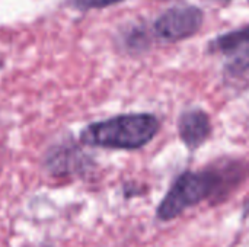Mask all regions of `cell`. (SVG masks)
<instances>
[{"label": "cell", "instance_id": "cell-1", "mask_svg": "<svg viewBox=\"0 0 249 247\" xmlns=\"http://www.w3.org/2000/svg\"><path fill=\"white\" fill-rule=\"evenodd\" d=\"M249 175V165L241 160H223L197 172L181 173L156 208L159 221L178 218L203 201H223Z\"/></svg>", "mask_w": 249, "mask_h": 247}, {"label": "cell", "instance_id": "cell-2", "mask_svg": "<svg viewBox=\"0 0 249 247\" xmlns=\"http://www.w3.org/2000/svg\"><path fill=\"white\" fill-rule=\"evenodd\" d=\"M159 130L160 122L153 114H123L86 125L80 132V143L89 147L133 151L147 146Z\"/></svg>", "mask_w": 249, "mask_h": 247}, {"label": "cell", "instance_id": "cell-3", "mask_svg": "<svg viewBox=\"0 0 249 247\" xmlns=\"http://www.w3.org/2000/svg\"><path fill=\"white\" fill-rule=\"evenodd\" d=\"M204 22V12L193 4L174 6L160 13L152 23V35L162 42L185 41L201 29Z\"/></svg>", "mask_w": 249, "mask_h": 247}, {"label": "cell", "instance_id": "cell-4", "mask_svg": "<svg viewBox=\"0 0 249 247\" xmlns=\"http://www.w3.org/2000/svg\"><path fill=\"white\" fill-rule=\"evenodd\" d=\"M42 166L48 175L63 178L86 175L90 172L93 163L71 137H66L47 148Z\"/></svg>", "mask_w": 249, "mask_h": 247}, {"label": "cell", "instance_id": "cell-5", "mask_svg": "<svg viewBox=\"0 0 249 247\" xmlns=\"http://www.w3.org/2000/svg\"><path fill=\"white\" fill-rule=\"evenodd\" d=\"M213 125L209 114L201 108H190L178 118V134L190 151L200 148L212 135Z\"/></svg>", "mask_w": 249, "mask_h": 247}, {"label": "cell", "instance_id": "cell-6", "mask_svg": "<svg viewBox=\"0 0 249 247\" xmlns=\"http://www.w3.org/2000/svg\"><path fill=\"white\" fill-rule=\"evenodd\" d=\"M153 41L152 29L143 22L139 23H127L121 26L115 35V44L120 51L137 55L150 49Z\"/></svg>", "mask_w": 249, "mask_h": 247}, {"label": "cell", "instance_id": "cell-7", "mask_svg": "<svg viewBox=\"0 0 249 247\" xmlns=\"http://www.w3.org/2000/svg\"><path fill=\"white\" fill-rule=\"evenodd\" d=\"M249 44V23L233 31L220 33L219 36L213 38L207 44V52L210 54H220L226 57L235 55L244 47Z\"/></svg>", "mask_w": 249, "mask_h": 247}, {"label": "cell", "instance_id": "cell-8", "mask_svg": "<svg viewBox=\"0 0 249 247\" xmlns=\"http://www.w3.org/2000/svg\"><path fill=\"white\" fill-rule=\"evenodd\" d=\"M225 73L232 77L244 76L249 73V44L238 51L235 55L229 57V61L225 66Z\"/></svg>", "mask_w": 249, "mask_h": 247}, {"label": "cell", "instance_id": "cell-9", "mask_svg": "<svg viewBox=\"0 0 249 247\" xmlns=\"http://www.w3.org/2000/svg\"><path fill=\"white\" fill-rule=\"evenodd\" d=\"M125 0H69L67 4L71 9L80 10V12H88V10H98V9H105L114 4H118Z\"/></svg>", "mask_w": 249, "mask_h": 247}, {"label": "cell", "instance_id": "cell-10", "mask_svg": "<svg viewBox=\"0 0 249 247\" xmlns=\"http://www.w3.org/2000/svg\"><path fill=\"white\" fill-rule=\"evenodd\" d=\"M1 67H3V61L0 60V68H1Z\"/></svg>", "mask_w": 249, "mask_h": 247}]
</instances>
